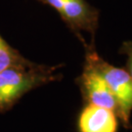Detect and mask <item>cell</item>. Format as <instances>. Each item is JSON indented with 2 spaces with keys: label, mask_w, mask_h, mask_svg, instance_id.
Masks as SVG:
<instances>
[{
  "label": "cell",
  "mask_w": 132,
  "mask_h": 132,
  "mask_svg": "<svg viewBox=\"0 0 132 132\" xmlns=\"http://www.w3.org/2000/svg\"><path fill=\"white\" fill-rule=\"evenodd\" d=\"M85 58L92 62L106 80L118 105V118L125 128L132 129L130 116L132 112V79L123 68L113 66L99 56L96 51L94 39L90 44L83 43Z\"/></svg>",
  "instance_id": "7a4b0ae2"
},
{
  "label": "cell",
  "mask_w": 132,
  "mask_h": 132,
  "mask_svg": "<svg viewBox=\"0 0 132 132\" xmlns=\"http://www.w3.org/2000/svg\"><path fill=\"white\" fill-rule=\"evenodd\" d=\"M118 114L112 110L84 104L76 118L77 132H118Z\"/></svg>",
  "instance_id": "5b68a950"
},
{
  "label": "cell",
  "mask_w": 132,
  "mask_h": 132,
  "mask_svg": "<svg viewBox=\"0 0 132 132\" xmlns=\"http://www.w3.org/2000/svg\"><path fill=\"white\" fill-rule=\"evenodd\" d=\"M84 104H92L107 108L118 113V105L104 77L92 64L85 58L82 72L76 80Z\"/></svg>",
  "instance_id": "277c9868"
},
{
  "label": "cell",
  "mask_w": 132,
  "mask_h": 132,
  "mask_svg": "<svg viewBox=\"0 0 132 132\" xmlns=\"http://www.w3.org/2000/svg\"><path fill=\"white\" fill-rule=\"evenodd\" d=\"M62 66L51 67L29 61L0 71V113L10 111L31 90L62 79L61 73H55Z\"/></svg>",
  "instance_id": "6da1fadb"
},
{
  "label": "cell",
  "mask_w": 132,
  "mask_h": 132,
  "mask_svg": "<svg viewBox=\"0 0 132 132\" xmlns=\"http://www.w3.org/2000/svg\"><path fill=\"white\" fill-rule=\"evenodd\" d=\"M119 53L125 55L126 60V68L129 76L132 79V41H124L119 48Z\"/></svg>",
  "instance_id": "52a82bcc"
},
{
  "label": "cell",
  "mask_w": 132,
  "mask_h": 132,
  "mask_svg": "<svg viewBox=\"0 0 132 132\" xmlns=\"http://www.w3.org/2000/svg\"><path fill=\"white\" fill-rule=\"evenodd\" d=\"M50 6L60 15L64 23L72 32L85 43L81 31L90 32L92 38L99 24V11L86 0H37Z\"/></svg>",
  "instance_id": "3957f363"
},
{
  "label": "cell",
  "mask_w": 132,
  "mask_h": 132,
  "mask_svg": "<svg viewBox=\"0 0 132 132\" xmlns=\"http://www.w3.org/2000/svg\"><path fill=\"white\" fill-rule=\"evenodd\" d=\"M29 60L13 48L0 34V71L12 66L24 65Z\"/></svg>",
  "instance_id": "8992f818"
}]
</instances>
